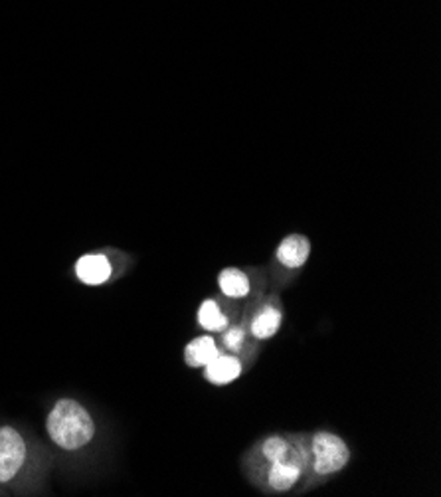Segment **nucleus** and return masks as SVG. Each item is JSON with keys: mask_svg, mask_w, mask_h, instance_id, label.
<instances>
[{"mask_svg": "<svg viewBox=\"0 0 441 497\" xmlns=\"http://www.w3.org/2000/svg\"><path fill=\"white\" fill-rule=\"evenodd\" d=\"M48 434L64 450H79L92 442L95 424L82 404L72 399L55 402L46 421Z\"/></svg>", "mask_w": 441, "mask_h": 497, "instance_id": "f257e3e1", "label": "nucleus"}, {"mask_svg": "<svg viewBox=\"0 0 441 497\" xmlns=\"http://www.w3.org/2000/svg\"><path fill=\"white\" fill-rule=\"evenodd\" d=\"M309 462L315 476H333V473L346 468L350 462V450L341 436L319 431L311 438Z\"/></svg>", "mask_w": 441, "mask_h": 497, "instance_id": "f03ea898", "label": "nucleus"}, {"mask_svg": "<svg viewBox=\"0 0 441 497\" xmlns=\"http://www.w3.org/2000/svg\"><path fill=\"white\" fill-rule=\"evenodd\" d=\"M305 462H307V456H305V451L299 450L297 446L286 456L266 462L267 488L277 493H286L296 488V483L301 480L305 472Z\"/></svg>", "mask_w": 441, "mask_h": 497, "instance_id": "7ed1b4c3", "label": "nucleus"}, {"mask_svg": "<svg viewBox=\"0 0 441 497\" xmlns=\"http://www.w3.org/2000/svg\"><path fill=\"white\" fill-rule=\"evenodd\" d=\"M26 460V444L18 431L10 426L0 428V482H10Z\"/></svg>", "mask_w": 441, "mask_h": 497, "instance_id": "20e7f679", "label": "nucleus"}, {"mask_svg": "<svg viewBox=\"0 0 441 497\" xmlns=\"http://www.w3.org/2000/svg\"><path fill=\"white\" fill-rule=\"evenodd\" d=\"M311 256V242L307 236L303 234H289L284 240L279 242L276 258L277 262L287 268V269H297L307 264V259Z\"/></svg>", "mask_w": 441, "mask_h": 497, "instance_id": "39448f33", "label": "nucleus"}, {"mask_svg": "<svg viewBox=\"0 0 441 497\" xmlns=\"http://www.w3.org/2000/svg\"><path fill=\"white\" fill-rule=\"evenodd\" d=\"M242 372H244V369H242L240 359H236L234 355L222 353V351L205 367L206 380L216 387L230 385V382L242 377Z\"/></svg>", "mask_w": 441, "mask_h": 497, "instance_id": "423d86ee", "label": "nucleus"}, {"mask_svg": "<svg viewBox=\"0 0 441 497\" xmlns=\"http://www.w3.org/2000/svg\"><path fill=\"white\" fill-rule=\"evenodd\" d=\"M75 274L87 286H101L111 278V264L105 256L87 254L77 259Z\"/></svg>", "mask_w": 441, "mask_h": 497, "instance_id": "0eeeda50", "label": "nucleus"}, {"mask_svg": "<svg viewBox=\"0 0 441 497\" xmlns=\"http://www.w3.org/2000/svg\"><path fill=\"white\" fill-rule=\"evenodd\" d=\"M220 353V349L214 341V337L202 335L192 339V341L185 347V363L190 369H205L210 360Z\"/></svg>", "mask_w": 441, "mask_h": 497, "instance_id": "6e6552de", "label": "nucleus"}, {"mask_svg": "<svg viewBox=\"0 0 441 497\" xmlns=\"http://www.w3.org/2000/svg\"><path fill=\"white\" fill-rule=\"evenodd\" d=\"M281 320H284V315H281L277 308H274V305H266V308L259 309L256 313V318L252 320L250 325L252 335L259 339V341H267V339H271L279 331Z\"/></svg>", "mask_w": 441, "mask_h": 497, "instance_id": "1a4fd4ad", "label": "nucleus"}, {"mask_svg": "<svg viewBox=\"0 0 441 497\" xmlns=\"http://www.w3.org/2000/svg\"><path fill=\"white\" fill-rule=\"evenodd\" d=\"M218 286L224 296H228L232 299H240L250 293V278H247L242 269L226 268L218 276Z\"/></svg>", "mask_w": 441, "mask_h": 497, "instance_id": "9d476101", "label": "nucleus"}, {"mask_svg": "<svg viewBox=\"0 0 441 497\" xmlns=\"http://www.w3.org/2000/svg\"><path fill=\"white\" fill-rule=\"evenodd\" d=\"M198 325L208 333H222L228 327V315H226L220 305L214 299H205L198 308Z\"/></svg>", "mask_w": 441, "mask_h": 497, "instance_id": "9b49d317", "label": "nucleus"}, {"mask_svg": "<svg viewBox=\"0 0 441 497\" xmlns=\"http://www.w3.org/2000/svg\"><path fill=\"white\" fill-rule=\"evenodd\" d=\"M222 333H224L222 335L224 347L228 349L230 353H240L244 343H246L244 330H240V327H226V330Z\"/></svg>", "mask_w": 441, "mask_h": 497, "instance_id": "f8f14e48", "label": "nucleus"}]
</instances>
